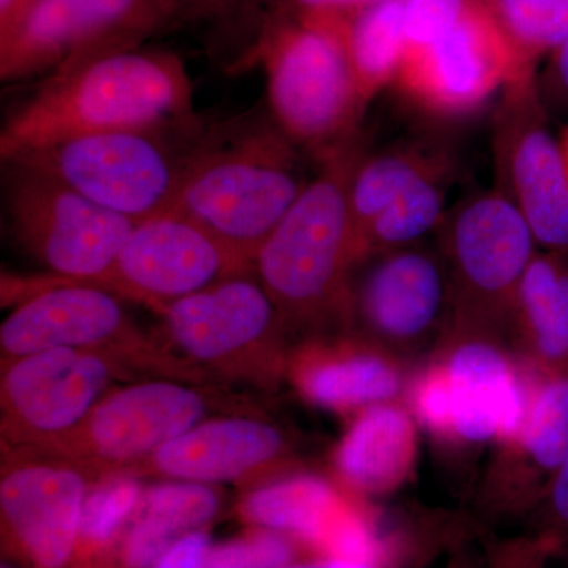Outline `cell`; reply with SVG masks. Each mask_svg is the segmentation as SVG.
I'll list each match as a JSON object with an SVG mask.
<instances>
[{
	"label": "cell",
	"mask_w": 568,
	"mask_h": 568,
	"mask_svg": "<svg viewBox=\"0 0 568 568\" xmlns=\"http://www.w3.org/2000/svg\"><path fill=\"white\" fill-rule=\"evenodd\" d=\"M185 63L170 51L132 48L52 73L11 112L3 162L82 134L159 129L197 119Z\"/></svg>",
	"instance_id": "6da1fadb"
},
{
	"label": "cell",
	"mask_w": 568,
	"mask_h": 568,
	"mask_svg": "<svg viewBox=\"0 0 568 568\" xmlns=\"http://www.w3.org/2000/svg\"><path fill=\"white\" fill-rule=\"evenodd\" d=\"M364 153L361 140L317 164L254 260L290 334L349 332L351 280L358 265L349 190Z\"/></svg>",
	"instance_id": "7a4b0ae2"
},
{
	"label": "cell",
	"mask_w": 568,
	"mask_h": 568,
	"mask_svg": "<svg viewBox=\"0 0 568 568\" xmlns=\"http://www.w3.org/2000/svg\"><path fill=\"white\" fill-rule=\"evenodd\" d=\"M306 156L272 118L213 126L194 148L170 211L254 261L313 179Z\"/></svg>",
	"instance_id": "3957f363"
},
{
	"label": "cell",
	"mask_w": 568,
	"mask_h": 568,
	"mask_svg": "<svg viewBox=\"0 0 568 568\" xmlns=\"http://www.w3.org/2000/svg\"><path fill=\"white\" fill-rule=\"evenodd\" d=\"M253 59L272 119L317 164L362 140V99L338 14L268 17Z\"/></svg>",
	"instance_id": "277c9868"
},
{
	"label": "cell",
	"mask_w": 568,
	"mask_h": 568,
	"mask_svg": "<svg viewBox=\"0 0 568 568\" xmlns=\"http://www.w3.org/2000/svg\"><path fill=\"white\" fill-rule=\"evenodd\" d=\"M230 392L223 384L166 377L133 381L112 388L65 435L21 450L80 466L97 481L122 473L209 418L263 413L248 396Z\"/></svg>",
	"instance_id": "5b68a950"
},
{
	"label": "cell",
	"mask_w": 568,
	"mask_h": 568,
	"mask_svg": "<svg viewBox=\"0 0 568 568\" xmlns=\"http://www.w3.org/2000/svg\"><path fill=\"white\" fill-rule=\"evenodd\" d=\"M121 295L95 284L54 278L28 287L0 325L2 358L40 351L80 349L106 355L138 379L166 377L219 384L204 369L145 334Z\"/></svg>",
	"instance_id": "8992f818"
},
{
	"label": "cell",
	"mask_w": 568,
	"mask_h": 568,
	"mask_svg": "<svg viewBox=\"0 0 568 568\" xmlns=\"http://www.w3.org/2000/svg\"><path fill=\"white\" fill-rule=\"evenodd\" d=\"M203 134L197 119L159 129L82 134L3 163L51 175L100 207L142 222L170 211Z\"/></svg>",
	"instance_id": "52a82bcc"
},
{
	"label": "cell",
	"mask_w": 568,
	"mask_h": 568,
	"mask_svg": "<svg viewBox=\"0 0 568 568\" xmlns=\"http://www.w3.org/2000/svg\"><path fill=\"white\" fill-rule=\"evenodd\" d=\"M435 235L454 298L448 335L508 345L518 287L538 253L525 216L499 190L478 192L448 209Z\"/></svg>",
	"instance_id": "ba28073f"
},
{
	"label": "cell",
	"mask_w": 568,
	"mask_h": 568,
	"mask_svg": "<svg viewBox=\"0 0 568 568\" xmlns=\"http://www.w3.org/2000/svg\"><path fill=\"white\" fill-rule=\"evenodd\" d=\"M164 332L183 358L215 383L276 392L286 381V324L256 275L235 276L163 310Z\"/></svg>",
	"instance_id": "9c48e42d"
},
{
	"label": "cell",
	"mask_w": 568,
	"mask_h": 568,
	"mask_svg": "<svg viewBox=\"0 0 568 568\" xmlns=\"http://www.w3.org/2000/svg\"><path fill=\"white\" fill-rule=\"evenodd\" d=\"M6 212L18 244L58 278L118 293L115 267L136 226L20 163H6Z\"/></svg>",
	"instance_id": "30bf717a"
},
{
	"label": "cell",
	"mask_w": 568,
	"mask_h": 568,
	"mask_svg": "<svg viewBox=\"0 0 568 568\" xmlns=\"http://www.w3.org/2000/svg\"><path fill=\"white\" fill-rule=\"evenodd\" d=\"M454 324V298L437 245L368 254L351 280L349 332L410 361L437 349Z\"/></svg>",
	"instance_id": "8fae6325"
},
{
	"label": "cell",
	"mask_w": 568,
	"mask_h": 568,
	"mask_svg": "<svg viewBox=\"0 0 568 568\" xmlns=\"http://www.w3.org/2000/svg\"><path fill=\"white\" fill-rule=\"evenodd\" d=\"M179 20L163 0H37L0 39V78L28 80L132 50Z\"/></svg>",
	"instance_id": "7c38bea8"
},
{
	"label": "cell",
	"mask_w": 568,
	"mask_h": 568,
	"mask_svg": "<svg viewBox=\"0 0 568 568\" xmlns=\"http://www.w3.org/2000/svg\"><path fill=\"white\" fill-rule=\"evenodd\" d=\"M549 119L538 73L500 92L493 115L496 190L525 216L541 250L568 252V173Z\"/></svg>",
	"instance_id": "4fadbf2b"
},
{
	"label": "cell",
	"mask_w": 568,
	"mask_h": 568,
	"mask_svg": "<svg viewBox=\"0 0 568 568\" xmlns=\"http://www.w3.org/2000/svg\"><path fill=\"white\" fill-rule=\"evenodd\" d=\"M138 379L103 354L40 351L2 358L0 428L3 447L29 448L65 435L114 387Z\"/></svg>",
	"instance_id": "5bb4252c"
},
{
	"label": "cell",
	"mask_w": 568,
	"mask_h": 568,
	"mask_svg": "<svg viewBox=\"0 0 568 568\" xmlns=\"http://www.w3.org/2000/svg\"><path fill=\"white\" fill-rule=\"evenodd\" d=\"M528 74L537 73L519 69L485 0H469L443 37L406 55L394 88L428 114L459 118Z\"/></svg>",
	"instance_id": "9a60e30c"
},
{
	"label": "cell",
	"mask_w": 568,
	"mask_h": 568,
	"mask_svg": "<svg viewBox=\"0 0 568 568\" xmlns=\"http://www.w3.org/2000/svg\"><path fill=\"white\" fill-rule=\"evenodd\" d=\"M93 478L80 466L7 447L0 474L3 547L26 568H73Z\"/></svg>",
	"instance_id": "2e32d148"
},
{
	"label": "cell",
	"mask_w": 568,
	"mask_h": 568,
	"mask_svg": "<svg viewBox=\"0 0 568 568\" xmlns=\"http://www.w3.org/2000/svg\"><path fill=\"white\" fill-rule=\"evenodd\" d=\"M244 275H256L253 260L173 211L136 223L115 267L119 295L159 316L173 302Z\"/></svg>",
	"instance_id": "e0dca14e"
},
{
	"label": "cell",
	"mask_w": 568,
	"mask_h": 568,
	"mask_svg": "<svg viewBox=\"0 0 568 568\" xmlns=\"http://www.w3.org/2000/svg\"><path fill=\"white\" fill-rule=\"evenodd\" d=\"M304 470L295 444L263 413L209 418L125 467L126 476L248 489Z\"/></svg>",
	"instance_id": "ac0fdd59"
},
{
	"label": "cell",
	"mask_w": 568,
	"mask_h": 568,
	"mask_svg": "<svg viewBox=\"0 0 568 568\" xmlns=\"http://www.w3.org/2000/svg\"><path fill=\"white\" fill-rule=\"evenodd\" d=\"M237 515L250 528L294 538L316 558L357 559L372 540V510L361 497L306 470L248 489Z\"/></svg>",
	"instance_id": "d6986e66"
},
{
	"label": "cell",
	"mask_w": 568,
	"mask_h": 568,
	"mask_svg": "<svg viewBox=\"0 0 568 568\" xmlns=\"http://www.w3.org/2000/svg\"><path fill=\"white\" fill-rule=\"evenodd\" d=\"M452 388L450 446H481L514 435L525 418L529 369L507 343L448 335L435 351Z\"/></svg>",
	"instance_id": "ffe728a7"
},
{
	"label": "cell",
	"mask_w": 568,
	"mask_h": 568,
	"mask_svg": "<svg viewBox=\"0 0 568 568\" xmlns=\"http://www.w3.org/2000/svg\"><path fill=\"white\" fill-rule=\"evenodd\" d=\"M525 364V362H523ZM529 369V399L517 432L497 443L481 506L515 514L545 500L568 458V375Z\"/></svg>",
	"instance_id": "44dd1931"
},
{
	"label": "cell",
	"mask_w": 568,
	"mask_h": 568,
	"mask_svg": "<svg viewBox=\"0 0 568 568\" xmlns=\"http://www.w3.org/2000/svg\"><path fill=\"white\" fill-rule=\"evenodd\" d=\"M286 381L308 405L355 416L406 395V361L355 332L306 336L291 346Z\"/></svg>",
	"instance_id": "7402d4cb"
},
{
	"label": "cell",
	"mask_w": 568,
	"mask_h": 568,
	"mask_svg": "<svg viewBox=\"0 0 568 568\" xmlns=\"http://www.w3.org/2000/svg\"><path fill=\"white\" fill-rule=\"evenodd\" d=\"M417 420L405 403L386 402L355 414L334 450L342 488L355 497L398 491L416 469Z\"/></svg>",
	"instance_id": "603a6c76"
},
{
	"label": "cell",
	"mask_w": 568,
	"mask_h": 568,
	"mask_svg": "<svg viewBox=\"0 0 568 568\" xmlns=\"http://www.w3.org/2000/svg\"><path fill=\"white\" fill-rule=\"evenodd\" d=\"M508 345L538 372L568 375V252H538L523 276Z\"/></svg>",
	"instance_id": "cb8c5ba5"
},
{
	"label": "cell",
	"mask_w": 568,
	"mask_h": 568,
	"mask_svg": "<svg viewBox=\"0 0 568 568\" xmlns=\"http://www.w3.org/2000/svg\"><path fill=\"white\" fill-rule=\"evenodd\" d=\"M450 162L444 149L424 140L399 141L373 155H362L349 190L358 263L364 260V239L369 224L418 178Z\"/></svg>",
	"instance_id": "d4e9b609"
},
{
	"label": "cell",
	"mask_w": 568,
	"mask_h": 568,
	"mask_svg": "<svg viewBox=\"0 0 568 568\" xmlns=\"http://www.w3.org/2000/svg\"><path fill=\"white\" fill-rule=\"evenodd\" d=\"M342 20L347 54L366 104L394 85L407 52L405 2L384 0Z\"/></svg>",
	"instance_id": "484cf974"
},
{
	"label": "cell",
	"mask_w": 568,
	"mask_h": 568,
	"mask_svg": "<svg viewBox=\"0 0 568 568\" xmlns=\"http://www.w3.org/2000/svg\"><path fill=\"white\" fill-rule=\"evenodd\" d=\"M452 163L418 178L369 224L364 239V260L368 254L420 244L426 235L436 234L448 212Z\"/></svg>",
	"instance_id": "4316f807"
},
{
	"label": "cell",
	"mask_w": 568,
	"mask_h": 568,
	"mask_svg": "<svg viewBox=\"0 0 568 568\" xmlns=\"http://www.w3.org/2000/svg\"><path fill=\"white\" fill-rule=\"evenodd\" d=\"M141 478L114 474L93 481L82 507L73 568H108L140 508Z\"/></svg>",
	"instance_id": "83f0119b"
},
{
	"label": "cell",
	"mask_w": 568,
	"mask_h": 568,
	"mask_svg": "<svg viewBox=\"0 0 568 568\" xmlns=\"http://www.w3.org/2000/svg\"><path fill=\"white\" fill-rule=\"evenodd\" d=\"M525 73H538L568 39V0H485Z\"/></svg>",
	"instance_id": "f1b7e54d"
},
{
	"label": "cell",
	"mask_w": 568,
	"mask_h": 568,
	"mask_svg": "<svg viewBox=\"0 0 568 568\" xmlns=\"http://www.w3.org/2000/svg\"><path fill=\"white\" fill-rule=\"evenodd\" d=\"M306 549L284 534L250 528L241 536L213 544L209 568H283L304 559Z\"/></svg>",
	"instance_id": "f546056e"
},
{
	"label": "cell",
	"mask_w": 568,
	"mask_h": 568,
	"mask_svg": "<svg viewBox=\"0 0 568 568\" xmlns=\"http://www.w3.org/2000/svg\"><path fill=\"white\" fill-rule=\"evenodd\" d=\"M407 52L422 50L443 37L465 13L469 0H403Z\"/></svg>",
	"instance_id": "4dcf8cb0"
},
{
	"label": "cell",
	"mask_w": 568,
	"mask_h": 568,
	"mask_svg": "<svg viewBox=\"0 0 568 568\" xmlns=\"http://www.w3.org/2000/svg\"><path fill=\"white\" fill-rule=\"evenodd\" d=\"M538 89L549 115L568 118V39L538 71Z\"/></svg>",
	"instance_id": "1f68e13d"
},
{
	"label": "cell",
	"mask_w": 568,
	"mask_h": 568,
	"mask_svg": "<svg viewBox=\"0 0 568 568\" xmlns=\"http://www.w3.org/2000/svg\"><path fill=\"white\" fill-rule=\"evenodd\" d=\"M212 547L209 529L197 530L175 541L152 568H209Z\"/></svg>",
	"instance_id": "d6a6232c"
},
{
	"label": "cell",
	"mask_w": 568,
	"mask_h": 568,
	"mask_svg": "<svg viewBox=\"0 0 568 568\" xmlns=\"http://www.w3.org/2000/svg\"><path fill=\"white\" fill-rule=\"evenodd\" d=\"M379 2L384 0H275L271 17L353 14Z\"/></svg>",
	"instance_id": "836d02e7"
},
{
	"label": "cell",
	"mask_w": 568,
	"mask_h": 568,
	"mask_svg": "<svg viewBox=\"0 0 568 568\" xmlns=\"http://www.w3.org/2000/svg\"><path fill=\"white\" fill-rule=\"evenodd\" d=\"M544 503L552 521L568 529V458L549 487Z\"/></svg>",
	"instance_id": "e575fe53"
},
{
	"label": "cell",
	"mask_w": 568,
	"mask_h": 568,
	"mask_svg": "<svg viewBox=\"0 0 568 568\" xmlns=\"http://www.w3.org/2000/svg\"><path fill=\"white\" fill-rule=\"evenodd\" d=\"M36 2L37 0H0V39H6L20 24Z\"/></svg>",
	"instance_id": "d590c367"
},
{
	"label": "cell",
	"mask_w": 568,
	"mask_h": 568,
	"mask_svg": "<svg viewBox=\"0 0 568 568\" xmlns=\"http://www.w3.org/2000/svg\"><path fill=\"white\" fill-rule=\"evenodd\" d=\"M283 568H398L390 564L357 562V560H343L332 558L302 559Z\"/></svg>",
	"instance_id": "8d00e7d4"
},
{
	"label": "cell",
	"mask_w": 568,
	"mask_h": 568,
	"mask_svg": "<svg viewBox=\"0 0 568 568\" xmlns=\"http://www.w3.org/2000/svg\"><path fill=\"white\" fill-rule=\"evenodd\" d=\"M171 9H174L179 18L189 14H211L222 11V0H163Z\"/></svg>",
	"instance_id": "74e56055"
},
{
	"label": "cell",
	"mask_w": 568,
	"mask_h": 568,
	"mask_svg": "<svg viewBox=\"0 0 568 568\" xmlns=\"http://www.w3.org/2000/svg\"><path fill=\"white\" fill-rule=\"evenodd\" d=\"M447 568H480L478 567V564L476 560L470 558L469 555H466V552H458V555H455L454 558L450 559V562H448Z\"/></svg>",
	"instance_id": "f35d334b"
},
{
	"label": "cell",
	"mask_w": 568,
	"mask_h": 568,
	"mask_svg": "<svg viewBox=\"0 0 568 568\" xmlns=\"http://www.w3.org/2000/svg\"><path fill=\"white\" fill-rule=\"evenodd\" d=\"M559 142L560 149H562L564 160H566L567 173H568V122L560 129Z\"/></svg>",
	"instance_id": "ab89813d"
},
{
	"label": "cell",
	"mask_w": 568,
	"mask_h": 568,
	"mask_svg": "<svg viewBox=\"0 0 568 568\" xmlns=\"http://www.w3.org/2000/svg\"><path fill=\"white\" fill-rule=\"evenodd\" d=\"M241 2H261V0H222V11L226 9H233L235 3Z\"/></svg>",
	"instance_id": "60d3db41"
},
{
	"label": "cell",
	"mask_w": 568,
	"mask_h": 568,
	"mask_svg": "<svg viewBox=\"0 0 568 568\" xmlns=\"http://www.w3.org/2000/svg\"><path fill=\"white\" fill-rule=\"evenodd\" d=\"M0 568H17L13 566V564L10 562V560H2V564H0Z\"/></svg>",
	"instance_id": "b9f144b4"
}]
</instances>
